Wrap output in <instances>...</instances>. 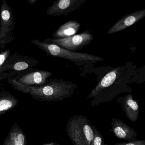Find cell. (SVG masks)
<instances>
[{
	"instance_id": "obj_19",
	"label": "cell",
	"mask_w": 145,
	"mask_h": 145,
	"mask_svg": "<svg viewBox=\"0 0 145 145\" xmlns=\"http://www.w3.org/2000/svg\"><path fill=\"white\" fill-rule=\"evenodd\" d=\"M38 0H27L28 2L30 5H33L35 4Z\"/></svg>"
},
{
	"instance_id": "obj_11",
	"label": "cell",
	"mask_w": 145,
	"mask_h": 145,
	"mask_svg": "<svg viewBox=\"0 0 145 145\" xmlns=\"http://www.w3.org/2000/svg\"><path fill=\"white\" fill-rule=\"evenodd\" d=\"M3 145H27L24 131L16 123L12 125L4 140Z\"/></svg>"
},
{
	"instance_id": "obj_20",
	"label": "cell",
	"mask_w": 145,
	"mask_h": 145,
	"mask_svg": "<svg viewBox=\"0 0 145 145\" xmlns=\"http://www.w3.org/2000/svg\"><path fill=\"white\" fill-rule=\"evenodd\" d=\"M43 145H60L58 143H56V142H50V143H45V144H43Z\"/></svg>"
},
{
	"instance_id": "obj_12",
	"label": "cell",
	"mask_w": 145,
	"mask_h": 145,
	"mask_svg": "<svg viewBox=\"0 0 145 145\" xmlns=\"http://www.w3.org/2000/svg\"><path fill=\"white\" fill-rule=\"evenodd\" d=\"M121 103L127 118L132 122H136L139 114V105L137 101L133 99L132 95L127 94Z\"/></svg>"
},
{
	"instance_id": "obj_13",
	"label": "cell",
	"mask_w": 145,
	"mask_h": 145,
	"mask_svg": "<svg viewBox=\"0 0 145 145\" xmlns=\"http://www.w3.org/2000/svg\"><path fill=\"white\" fill-rule=\"evenodd\" d=\"M80 27V23L71 20L60 26L53 33V37L55 39H61L75 35Z\"/></svg>"
},
{
	"instance_id": "obj_14",
	"label": "cell",
	"mask_w": 145,
	"mask_h": 145,
	"mask_svg": "<svg viewBox=\"0 0 145 145\" xmlns=\"http://www.w3.org/2000/svg\"><path fill=\"white\" fill-rule=\"evenodd\" d=\"M118 71L119 68H116L107 74L101 82L92 90L87 98L89 99L95 97L102 90L112 85L117 78Z\"/></svg>"
},
{
	"instance_id": "obj_18",
	"label": "cell",
	"mask_w": 145,
	"mask_h": 145,
	"mask_svg": "<svg viewBox=\"0 0 145 145\" xmlns=\"http://www.w3.org/2000/svg\"><path fill=\"white\" fill-rule=\"evenodd\" d=\"M113 145H145V140H135L131 141L116 143Z\"/></svg>"
},
{
	"instance_id": "obj_7",
	"label": "cell",
	"mask_w": 145,
	"mask_h": 145,
	"mask_svg": "<svg viewBox=\"0 0 145 145\" xmlns=\"http://www.w3.org/2000/svg\"><path fill=\"white\" fill-rule=\"evenodd\" d=\"M10 56L7 61L3 69V72L11 70L12 72H20L30 68L35 65H38L39 61L35 59H32L28 57L24 56L19 57L18 55Z\"/></svg>"
},
{
	"instance_id": "obj_5",
	"label": "cell",
	"mask_w": 145,
	"mask_h": 145,
	"mask_svg": "<svg viewBox=\"0 0 145 145\" xmlns=\"http://www.w3.org/2000/svg\"><path fill=\"white\" fill-rule=\"evenodd\" d=\"M93 39L94 37L91 34L85 31L82 33L63 39L48 38L45 40L44 42L48 44L56 45L65 50L74 52L84 48L89 44Z\"/></svg>"
},
{
	"instance_id": "obj_8",
	"label": "cell",
	"mask_w": 145,
	"mask_h": 145,
	"mask_svg": "<svg viewBox=\"0 0 145 145\" xmlns=\"http://www.w3.org/2000/svg\"><path fill=\"white\" fill-rule=\"evenodd\" d=\"M111 125L112 129L110 131L118 139L127 141L136 140L137 136L136 131L122 120L112 118Z\"/></svg>"
},
{
	"instance_id": "obj_17",
	"label": "cell",
	"mask_w": 145,
	"mask_h": 145,
	"mask_svg": "<svg viewBox=\"0 0 145 145\" xmlns=\"http://www.w3.org/2000/svg\"><path fill=\"white\" fill-rule=\"evenodd\" d=\"M91 145H107L105 143L102 135L96 128L94 138Z\"/></svg>"
},
{
	"instance_id": "obj_9",
	"label": "cell",
	"mask_w": 145,
	"mask_h": 145,
	"mask_svg": "<svg viewBox=\"0 0 145 145\" xmlns=\"http://www.w3.org/2000/svg\"><path fill=\"white\" fill-rule=\"evenodd\" d=\"M145 16V10H139L127 14L122 17L107 32L108 34H112L122 31L141 20Z\"/></svg>"
},
{
	"instance_id": "obj_6",
	"label": "cell",
	"mask_w": 145,
	"mask_h": 145,
	"mask_svg": "<svg viewBox=\"0 0 145 145\" xmlns=\"http://www.w3.org/2000/svg\"><path fill=\"white\" fill-rule=\"evenodd\" d=\"M85 0H59L55 1L46 11L48 16H60L67 15L78 9Z\"/></svg>"
},
{
	"instance_id": "obj_15",
	"label": "cell",
	"mask_w": 145,
	"mask_h": 145,
	"mask_svg": "<svg viewBox=\"0 0 145 145\" xmlns=\"http://www.w3.org/2000/svg\"><path fill=\"white\" fill-rule=\"evenodd\" d=\"M18 102V100L10 92H0V115L15 107Z\"/></svg>"
},
{
	"instance_id": "obj_1",
	"label": "cell",
	"mask_w": 145,
	"mask_h": 145,
	"mask_svg": "<svg viewBox=\"0 0 145 145\" xmlns=\"http://www.w3.org/2000/svg\"><path fill=\"white\" fill-rule=\"evenodd\" d=\"M7 82L15 89L29 94L35 100L43 101H62L72 96L77 88L74 83L62 80L51 79L39 86L24 85L12 78H8Z\"/></svg>"
},
{
	"instance_id": "obj_3",
	"label": "cell",
	"mask_w": 145,
	"mask_h": 145,
	"mask_svg": "<svg viewBox=\"0 0 145 145\" xmlns=\"http://www.w3.org/2000/svg\"><path fill=\"white\" fill-rule=\"evenodd\" d=\"M31 42L38 46V48L45 52L49 56L64 58L74 62L104 61V59L100 57L87 53L70 51L61 48L56 45L48 44L39 39L33 40H31Z\"/></svg>"
},
{
	"instance_id": "obj_16",
	"label": "cell",
	"mask_w": 145,
	"mask_h": 145,
	"mask_svg": "<svg viewBox=\"0 0 145 145\" xmlns=\"http://www.w3.org/2000/svg\"><path fill=\"white\" fill-rule=\"evenodd\" d=\"M10 49H8L4 51L1 52L0 53V80L5 79L11 78V76L13 75L11 73H5L3 72V69L5 64L8 58L10 56Z\"/></svg>"
},
{
	"instance_id": "obj_2",
	"label": "cell",
	"mask_w": 145,
	"mask_h": 145,
	"mask_svg": "<svg viewBox=\"0 0 145 145\" xmlns=\"http://www.w3.org/2000/svg\"><path fill=\"white\" fill-rule=\"evenodd\" d=\"M95 127L85 116L71 117L67 124L66 131L73 145H91L95 135Z\"/></svg>"
},
{
	"instance_id": "obj_10",
	"label": "cell",
	"mask_w": 145,
	"mask_h": 145,
	"mask_svg": "<svg viewBox=\"0 0 145 145\" xmlns=\"http://www.w3.org/2000/svg\"><path fill=\"white\" fill-rule=\"evenodd\" d=\"M52 75V72L50 71L38 70L24 74L16 80L24 85L39 86L46 84L48 79Z\"/></svg>"
},
{
	"instance_id": "obj_4",
	"label": "cell",
	"mask_w": 145,
	"mask_h": 145,
	"mask_svg": "<svg viewBox=\"0 0 145 145\" xmlns=\"http://www.w3.org/2000/svg\"><path fill=\"white\" fill-rule=\"evenodd\" d=\"M0 14V48L3 52L7 45L14 40L15 27L13 12L6 0L2 1Z\"/></svg>"
}]
</instances>
